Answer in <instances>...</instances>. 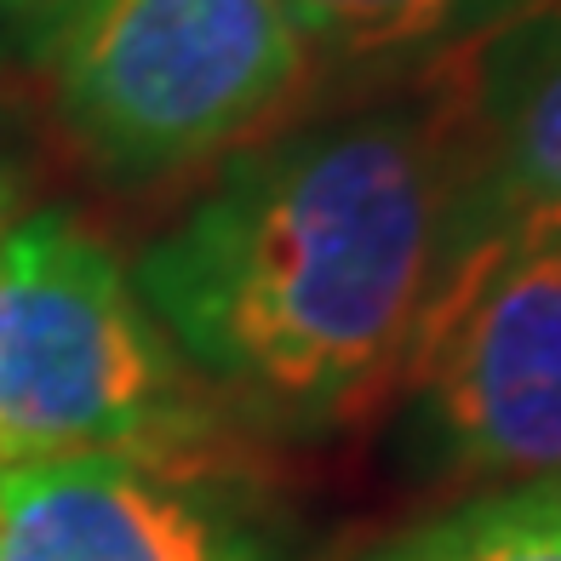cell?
<instances>
[{"mask_svg":"<svg viewBox=\"0 0 561 561\" xmlns=\"http://www.w3.org/2000/svg\"><path fill=\"white\" fill-rule=\"evenodd\" d=\"M270 499L236 458L0 465V561H280Z\"/></svg>","mask_w":561,"mask_h":561,"instance_id":"5b68a950","label":"cell"},{"mask_svg":"<svg viewBox=\"0 0 561 561\" xmlns=\"http://www.w3.org/2000/svg\"><path fill=\"white\" fill-rule=\"evenodd\" d=\"M396 396L419 481L458 499L561 488V236L476 252Z\"/></svg>","mask_w":561,"mask_h":561,"instance_id":"277c9868","label":"cell"},{"mask_svg":"<svg viewBox=\"0 0 561 561\" xmlns=\"http://www.w3.org/2000/svg\"><path fill=\"white\" fill-rule=\"evenodd\" d=\"M35 69L75 156L126 190L236 161L327 92L280 0H75Z\"/></svg>","mask_w":561,"mask_h":561,"instance_id":"7a4b0ae2","label":"cell"},{"mask_svg":"<svg viewBox=\"0 0 561 561\" xmlns=\"http://www.w3.org/2000/svg\"><path fill=\"white\" fill-rule=\"evenodd\" d=\"M476 259L453 133L419 75L224 161L133 280L190 373L259 430L327 436L396 401Z\"/></svg>","mask_w":561,"mask_h":561,"instance_id":"6da1fadb","label":"cell"},{"mask_svg":"<svg viewBox=\"0 0 561 561\" xmlns=\"http://www.w3.org/2000/svg\"><path fill=\"white\" fill-rule=\"evenodd\" d=\"M419 81L447 115L476 252L561 236V0L516 12Z\"/></svg>","mask_w":561,"mask_h":561,"instance_id":"8992f818","label":"cell"},{"mask_svg":"<svg viewBox=\"0 0 561 561\" xmlns=\"http://www.w3.org/2000/svg\"><path fill=\"white\" fill-rule=\"evenodd\" d=\"M362 561H561V488L453 499L396 527Z\"/></svg>","mask_w":561,"mask_h":561,"instance_id":"ba28073f","label":"cell"},{"mask_svg":"<svg viewBox=\"0 0 561 561\" xmlns=\"http://www.w3.org/2000/svg\"><path fill=\"white\" fill-rule=\"evenodd\" d=\"M75 0H0V64H35Z\"/></svg>","mask_w":561,"mask_h":561,"instance_id":"9c48e42d","label":"cell"},{"mask_svg":"<svg viewBox=\"0 0 561 561\" xmlns=\"http://www.w3.org/2000/svg\"><path fill=\"white\" fill-rule=\"evenodd\" d=\"M18 213V172H12V161L0 156V224H7Z\"/></svg>","mask_w":561,"mask_h":561,"instance_id":"30bf717a","label":"cell"},{"mask_svg":"<svg viewBox=\"0 0 561 561\" xmlns=\"http://www.w3.org/2000/svg\"><path fill=\"white\" fill-rule=\"evenodd\" d=\"M280 7L321 58L327 81L333 75L413 81L539 0H280Z\"/></svg>","mask_w":561,"mask_h":561,"instance_id":"52a82bcc","label":"cell"},{"mask_svg":"<svg viewBox=\"0 0 561 561\" xmlns=\"http://www.w3.org/2000/svg\"><path fill=\"white\" fill-rule=\"evenodd\" d=\"M218 396L190 373L133 264L69 207L0 224V465L207 458Z\"/></svg>","mask_w":561,"mask_h":561,"instance_id":"3957f363","label":"cell"}]
</instances>
